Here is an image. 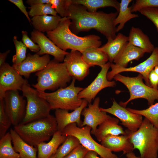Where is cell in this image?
Wrapping results in <instances>:
<instances>
[{
    "label": "cell",
    "instance_id": "cell-1",
    "mask_svg": "<svg viewBox=\"0 0 158 158\" xmlns=\"http://www.w3.org/2000/svg\"><path fill=\"white\" fill-rule=\"evenodd\" d=\"M67 17L71 23L70 28L75 34L94 29L104 36L107 41L116 37V27L114 22L118 12H91L81 5L73 4L69 5Z\"/></svg>",
    "mask_w": 158,
    "mask_h": 158
},
{
    "label": "cell",
    "instance_id": "cell-2",
    "mask_svg": "<svg viewBox=\"0 0 158 158\" xmlns=\"http://www.w3.org/2000/svg\"><path fill=\"white\" fill-rule=\"evenodd\" d=\"M71 20L67 17L62 18L57 28L47 32V36L63 50H74L82 53L91 47H100L102 42L100 37L94 34L80 37L73 32L70 28Z\"/></svg>",
    "mask_w": 158,
    "mask_h": 158
},
{
    "label": "cell",
    "instance_id": "cell-3",
    "mask_svg": "<svg viewBox=\"0 0 158 158\" xmlns=\"http://www.w3.org/2000/svg\"><path fill=\"white\" fill-rule=\"evenodd\" d=\"M14 129L25 142L35 147L49 140L58 130L56 118L50 114L27 123H20L15 126Z\"/></svg>",
    "mask_w": 158,
    "mask_h": 158
},
{
    "label": "cell",
    "instance_id": "cell-4",
    "mask_svg": "<svg viewBox=\"0 0 158 158\" xmlns=\"http://www.w3.org/2000/svg\"><path fill=\"white\" fill-rule=\"evenodd\" d=\"M37 82L32 86L39 92L55 90L66 87L72 78L69 74L65 63L54 59L50 60L42 70L35 73Z\"/></svg>",
    "mask_w": 158,
    "mask_h": 158
},
{
    "label": "cell",
    "instance_id": "cell-5",
    "mask_svg": "<svg viewBox=\"0 0 158 158\" xmlns=\"http://www.w3.org/2000/svg\"><path fill=\"white\" fill-rule=\"evenodd\" d=\"M130 140L134 149L139 151L140 158H157L158 128L146 118L135 132H131Z\"/></svg>",
    "mask_w": 158,
    "mask_h": 158
},
{
    "label": "cell",
    "instance_id": "cell-6",
    "mask_svg": "<svg viewBox=\"0 0 158 158\" xmlns=\"http://www.w3.org/2000/svg\"><path fill=\"white\" fill-rule=\"evenodd\" d=\"M75 80L72 78L69 85L52 92L38 91L40 95L49 103L51 110H74L80 106L83 100L78 97L79 93L83 88L75 86Z\"/></svg>",
    "mask_w": 158,
    "mask_h": 158
},
{
    "label": "cell",
    "instance_id": "cell-7",
    "mask_svg": "<svg viewBox=\"0 0 158 158\" xmlns=\"http://www.w3.org/2000/svg\"><path fill=\"white\" fill-rule=\"evenodd\" d=\"M113 78L123 83L130 92L129 98L126 102H121L119 104L124 107L126 108L130 101L138 98L146 99L150 106L153 104L156 100L158 101V89L145 84L143 81V78L141 74L136 77H130L119 73L115 75Z\"/></svg>",
    "mask_w": 158,
    "mask_h": 158
},
{
    "label": "cell",
    "instance_id": "cell-8",
    "mask_svg": "<svg viewBox=\"0 0 158 158\" xmlns=\"http://www.w3.org/2000/svg\"><path fill=\"white\" fill-rule=\"evenodd\" d=\"M21 91L23 96L26 98L27 104L25 114L20 123H27L50 114L51 109L49 104L40 95L37 90L28 84L23 87Z\"/></svg>",
    "mask_w": 158,
    "mask_h": 158
},
{
    "label": "cell",
    "instance_id": "cell-9",
    "mask_svg": "<svg viewBox=\"0 0 158 158\" xmlns=\"http://www.w3.org/2000/svg\"><path fill=\"white\" fill-rule=\"evenodd\" d=\"M92 128L88 126L81 127L75 123L67 126L61 132L66 136L72 135L77 138L80 144L89 151L96 152L102 158H118L112 152L96 142L91 135Z\"/></svg>",
    "mask_w": 158,
    "mask_h": 158
},
{
    "label": "cell",
    "instance_id": "cell-10",
    "mask_svg": "<svg viewBox=\"0 0 158 158\" xmlns=\"http://www.w3.org/2000/svg\"><path fill=\"white\" fill-rule=\"evenodd\" d=\"M18 90L6 91L3 98L6 112L14 126L20 123L25 116L27 101Z\"/></svg>",
    "mask_w": 158,
    "mask_h": 158
},
{
    "label": "cell",
    "instance_id": "cell-11",
    "mask_svg": "<svg viewBox=\"0 0 158 158\" xmlns=\"http://www.w3.org/2000/svg\"><path fill=\"white\" fill-rule=\"evenodd\" d=\"M158 65V47H155L150 56L144 61L138 65L129 68H122L111 63V70L108 72L107 79L111 81L116 75L124 72L139 73L142 76L145 84L151 87L148 79L150 73L154 68Z\"/></svg>",
    "mask_w": 158,
    "mask_h": 158
},
{
    "label": "cell",
    "instance_id": "cell-12",
    "mask_svg": "<svg viewBox=\"0 0 158 158\" xmlns=\"http://www.w3.org/2000/svg\"><path fill=\"white\" fill-rule=\"evenodd\" d=\"M28 84L17 71L8 63L0 66V99H3L8 90L21 91L23 87Z\"/></svg>",
    "mask_w": 158,
    "mask_h": 158
},
{
    "label": "cell",
    "instance_id": "cell-13",
    "mask_svg": "<svg viewBox=\"0 0 158 158\" xmlns=\"http://www.w3.org/2000/svg\"><path fill=\"white\" fill-rule=\"evenodd\" d=\"M111 63L108 62L101 67V71L94 80L79 92L78 95L79 98L85 99L89 104L91 103L92 100L95 99L97 94L102 90L116 86L115 81H109L107 78Z\"/></svg>",
    "mask_w": 158,
    "mask_h": 158
},
{
    "label": "cell",
    "instance_id": "cell-14",
    "mask_svg": "<svg viewBox=\"0 0 158 158\" xmlns=\"http://www.w3.org/2000/svg\"><path fill=\"white\" fill-rule=\"evenodd\" d=\"M100 109L102 111L116 116L120 120L121 124L132 132L138 130L143 121L142 115L130 112L118 104L114 99L111 107Z\"/></svg>",
    "mask_w": 158,
    "mask_h": 158
},
{
    "label": "cell",
    "instance_id": "cell-15",
    "mask_svg": "<svg viewBox=\"0 0 158 158\" xmlns=\"http://www.w3.org/2000/svg\"><path fill=\"white\" fill-rule=\"evenodd\" d=\"M30 38L39 46L40 50L36 53L40 56L50 55L55 60L62 62L68 53L58 47L43 33L35 30L31 32Z\"/></svg>",
    "mask_w": 158,
    "mask_h": 158
},
{
    "label": "cell",
    "instance_id": "cell-16",
    "mask_svg": "<svg viewBox=\"0 0 158 158\" xmlns=\"http://www.w3.org/2000/svg\"><path fill=\"white\" fill-rule=\"evenodd\" d=\"M50 61L48 54L41 56L37 53L31 54L28 53L23 62L17 65L13 64L12 66L21 76L28 78L31 73L43 69Z\"/></svg>",
    "mask_w": 158,
    "mask_h": 158
},
{
    "label": "cell",
    "instance_id": "cell-17",
    "mask_svg": "<svg viewBox=\"0 0 158 158\" xmlns=\"http://www.w3.org/2000/svg\"><path fill=\"white\" fill-rule=\"evenodd\" d=\"M63 62L72 78L81 81L89 73L90 67L83 59L82 53L79 51L71 50L66 56Z\"/></svg>",
    "mask_w": 158,
    "mask_h": 158
},
{
    "label": "cell",
    "instance_id": "cell-18",
    "mask_svg": "<svg viewBox=\"0 0 158 158\" xmlns=\"http://www.w3.org/2000/svg\"><path fill=\"white\" fill-rule=\"evenodd\" d=\"M100 102L99 97L96 98L93 103L89 104L87 107H85L82 112L81 115L84 117L82 127L88 126L92 128L91 133L94 135L97 127L111 117L107 113L102 111L99 107Z\"/></svg>",
    "mask_w": 158,
    "mask_h": 158
},
{
    "label": "cell",
    "instance_id": "cell-19",
    "mask_svg": "<svg viewBox=\"0 0 158 158\" xmlns=\"http://www.w3.org/2000/svg\"><path fill=\"white\" fill-rule=\"evenodd\" d=\"M126 131V134L121 135H107L100 142L101 144L112 152L122 151L123 154L133 152L134 149L130 140L131 131Z\"/></svg>",
    "mask_w": 158,
    "mask_h": 158
},
{
    "label": "cell",
    "instance_id": "cell-20",
    "mask_svg": "<svg viewBox=\"0 0 158 158\" xmlns=\"http://www.w3.org/2000/svg\"><path fill=\"white\" fill-rule=\"evenodd\" d=\"M88 103L86 100L83 99L80 106L71 112L65 109L55 110V117L57 123L58 130L61 132L67 126L73 123H76L79 127H82L83 121L81 119V115L82 111L86 107Z\"/></svg>",
    "mask_w": 158,
    "mask_h": 158
},
{
    "label": "cell",
    "instance_id": "cell-21",
    "mask_svg": "<svg viewBox=\"0 0 158 158\" xmlns=\"http://www.w3.org/2000/svg\"><path fill=\"white\" fill-rule=\"evenodd\" d=\"M145 53L143 49L136 47L128 42L125 45L113 62L118 66L127 68L130 61L134 60H138L143 56Z\"/></svg>",
    "mask_w": 158,
    "mask_h": 158
},
{
    "label": "cell",
    "instance_id": "cell-22",
    "mask_svg": "<svg viewBox=\"0 0 158 158\" xmlns=\"http://www.w3.org/2000/svg\"><path fill=\"white\" fill-rule=\"evenodd\" d=\"M67 137L62 134L61 131L57 130L48 142H42L39 144L37 147V158H49L56 153L59 146L64 142Z\"/></svg>",
    "mask_w": 158,
    "mask_h": 158
},
{
    "label": "cell",
    "instance_id": "cell-23",
    "mask_svg": "<svg viewBox=\"0 0 158 158\" xmlns=\"http://www.w3.org/2000/svg\"><path fill=\"white\" fill-rule=\"evenodd\" d=\"M119 122L118 118L111 117L101 124L94 134L97 140L101 142L109 135H118L126 134V131H124L118 125Z\"/></svg>",
    "mask_w": 158,
    "mask_h": 158
},
{
    "label": "cell",
    "instance_id": "cell-24",
    "mask_svg": "<svg viewBox=\"0 0 158 158\" xmlns=\"http://www.w3.org/2000/svg\"><path fill=\"white\" fill-rule=\"evenodd\" d=\"M128 42V36L119 33L114 39L107 41L106 44L101 47H99V49L107 55L109 62L112 63L125 45Z\"/></svg>",
    "mask_w": 158,
    "mask_h": 158
},
{
    "label": "cell",
    "instance_id": "cell-25",
    "mask_svg": "<svg viewBox=\"0 0 158 158\" xmlns=\"http://www.w3.org/2000/svg\"><path fill=\"white\" fill-rule=\"evenodd\" d=\"M10 133L14 149L19 154L21 158H37V147H34L27 143L14 129H11Z\"/></svg>",
    "mask_w": 158,
    "mask_h": 158
},
{
    "label": "cell",
    "instance_id": "cell-26",
    "mask_svg": "<svg viewBox=\"0 0 158 158\" xmlns=\"http://www.w3.org/2000/svg\"><path fill=\"white\" fill-rule=\"evenodd\" d=\"M128 37L129 43L143 49L146 53H152L155 48L148 36L138 28L132 27Z\"/></svg>",
    "mask_w": 158,
    "mask_h": 158
},
{
    "label": "cell",
    "instance_id": "cell-27",
    "mask_svg": "<svg viewBox=\"0 0 158 158\" xmlns=\"http://www.w3.org/2000/svg\"><path fill=\"white\" fill-rule=\"evenodd\" d=\"M59 16L45 15L32 17L31 24L34 30L39 32H47L54 30L59 25L61 19Z\"/></svg>",
    "mask_w": 158,
    "mask_h": 158
},
{
    "label": "cell",
    "instance_id": "cell-28",
    "mask_svg": "<svg viewBox=\"0 0 158 158\" xmlns=\"http://www.w3.org/2000/svg\"><path fill=\"white\" fill-rule=\"evenodd\" d=\"M82 56L90 67L97 66L101 68L109 61L107 55L100 50L99 47L88 48L82 53Z\"/></svg>",
    "mask_w": 158,
    "mask_h": 158
},
{
    "label": "cell",
    "instance_id": "cell-29",
    "mask_svg": "<svg viewBox=\"0 0 158 158\" xmlns=\"http://www.w3.org/2000/svg\"><path fill=\"white\" fill-rule=\"evenodd\" d=\"M71 4L81 5L91 12H96L99 8L106 7L114 8L118 13L120 3L116 0H70Z\"/></svg>",
    "mask_w": 158,
    "mask_h": 158
},
{
    "label": "cell",
    "instance_id": "cell-30",
    "mask_svg": "<svg viewBox=\"0 0 158 158\" xmlns=\"http://www.w3.org/2000/svg\"><path fill=\"white\" fill-rule=\"evenodd\" d=\"M132 0H121L120 3V8L118 14L114 22V25L119 24L116 27V32L122 30L125 24L132 19L138 18V14L133 13L131 11L132 6H128Z\"/></svg>",
    "mask_w": 158,
    "mask_h": 158
},
{
    "label": "cell",
    "instance_id": "cell-31",
    "mask_svg": "<svg viewBox=\"0 0 158 158\" xmlns=\"http://www.w3.org/2000/svg\"><path fill=\"white\" fill-rule=\"evenodd\" d=\"M12 139L10 132H7L0 140V158H21L11 144Z\"/></svg>",
    "mask_w": 158,
    "mask_h": 158
},
{
    "label": "cell",
    "instance_id": "cell-32",
    "mask_svg": "<svg viewBox=\"0 0 158 158\" xmlns=\"http://www.w3.org/2000/svg\"><path fill=\"white\" fill-rule=\"evenodd\" d=\"M81 144L78 139L72 135L67 136L55 153V158H64Z\"/></svg>",
    "mask_w": 158,
    "mask_h": 158
},
{
    "label": "cell",
    "instance_id": "cell-33",
    "mask_svg": "<svg viewBox=\"0 0 158 158\" xmlns=\"http://www.w3.org/2000/svg\"><path fill=\"white\" fill-rule=\"evenodd\" d=\"M127 109L130 112L144 116L154 127L158 128V102L145 109L139 110L129 108H127Z\"/></svg>",
    "mask_w": 158,
    "mask_h": 158
},
{
    "label": "cell",
    "instance_id": "cell-34",
    "mask_svg": "<svg viewBox=\"0 0 158 158\" xmlns=\"http://www.w3.org/2000/svg\"><path fill=\"white\" fill-rule=\"evenodd\" d=\"M29 8L30 9L28 12L29 16L32 17L48 14L53 16L57 15V12L50 3L32 5Z\"/></svg>",
    "mask_w": 158,
    "mask_h": 158
},
{
    "label": "cell",
    "instance_id": "cell-35",
    "mask_svg": "<svg viewBox=\"0 0 158 158\" xmlns=\"http://www.w3.org/2000/svg\"><path fill=\"white\" fill-rule=\"evenodd\" d=\"M13 40L15 47L16 54L13 56L12 61L13 64L17 65L26 58L27 48L22 41L18 40L16 36H14Z\"/></svg>",
    "mask_w": 158,
    "mask_h": 158
},
{
    "label": "cell",
    "instance_id": "cell-36",
    "mask_svg": "<svg viewBox=\"0 0 158 158\" xmlns=\"http://www.w3.org/2000/svg\"><path fill=\"white\" fill-rule=\"evenodd\" d=\"M12 124L5 109L3 99H0V138L7 133V131Z\"/></svg>",
    "mask_w": 158,
    "mask_h": 158
},
{
    "label": "cell",
    "instance_id": "cell-37",
    "mask_svg": "<svg viewBox=\"0 0 158 158\" xmlns=\"http://www.w3.org/2000/svg\"><path fill=\"white\" fill-rule=\"evenodd\" d=\"M138 12L153 23L158 32V7L145 8Z\"/></svg>",
    "mask_w": 158,
    "mask_h": 158
},
{
    "label": "cell",
    "instance_id": "cell-38",
    "mask_svg": "<svg viewBox=\"0 0 158 158\" xmlns=\"http://www.w3.org/2000/svg\"><path fill=\"white\" fill-rule=\"evenodd\" d=\"M131 6L132 13L145 8L158 7V0H136Z\"/></svg>",
    "mask_w": 158,
    "mask_h": 158
},
{
    "label": "cell",
    "instance_id": "cell-39",
    "mask_svg": "<svg viewBox=\"0 0 158 158\" xmlns=\"http://www.w3.org/2000/svg\"><path fill=\"white\" fill-rule=\"evenodd\" d=\"M50 3L52 7L61 18L67 17L68 7L66 0H50Z\"/></svg>",
    "mask_w": 158,
    "mask_h": 158
},
{
    "label": "cell",
    "instance_id": "cell-40",
    "mask_svg": "<svg viewBox=\"0 0 158 158\" xmlns=\"http://www.w3.org/2000/svg\"><path fill=\"white\" fill-rule=\"evenodd\" d=\"M22 35V41L27 48L31 51L38 53L40 50L39 45L35 44L30 38L28 35L27 32L23 30L21 32Z\"/></svg>",
    "mask_w": 158,
    "mask_h": 158
},
{
    "label": "cell",
    "instance_id": "cell-41",
    "mask_svg": "<svg viewBox=\"0 0 158 158\" xmlns=\"http://www.w3.org/2000/svg\"><path fill=\"white\" fill-rule=\"evenodd\" d=\"M89 151L81 144L64 158H84Z\"/></svg>",
    "mask_w": 158,
    "mask_h": 158
},
{
    "label": "cell",
    "instance_id": "cell-42",
    "mask_svg": "<svg viewBox=\"0 0 158 158\" xmlns=\"http://www.w3.org/2000/svg\"><path fill=\"white\" fill-rule=\"evenodd\" d=\"M8 1L16 6L25 16L29 23H31L28 13L26 10V7L24 5L23 0H8Z\"/></svg>",
    "mask_w": 158,
    "mask_h": 158
},
{
    "label": "cell",
    "instance_id": "cell-43",
    "mask_svg": "<svg viewBox=\"0 0 158 158\" xmlns=\"http://www.w3.org/2000/svg\"><path fill=\"white\" fill-rule=\"evenodd\" d=\"M148 79L151 87L158 89V75L153 69L150 73Z\"/></svg>",
    "mask_w": 158,
    "mask_h": 158
},
{
    "label": "cell",
    "instance_id": "cell-44",
    "mask_svg": "<svg viewBox=\"0 0 158 158\" xmlns=\"http://www.w3.org/2000/svg\"><path fill=\"white\" fill-rule=\"evenodd\" d=\"M26 2L31 6L34 5L50 3V0H27Z\"/></svg>",
    "mask_w": 158,
    "mask_h": 158
},
{
    "label": "cell",
    "instance_id": "cell-45",
    "mask_svg": "<svg viewBox=\"0 0 158 158\" xmlns=\"http://www.w3.org/2000/svg\"><path fill=\"white\" fill-rule=\"evenodd\" d=\"M10 51V50H8L5 52L0 53V66L6 63L5 61L6 57Z\"/></svg>",
    "mask_w": 158,
    "mask_h": 158
},
{
    "label": "cell",
    "instance_id": "cell-46",
    "mask_svg": "<svg viewBox=\"0 0 158 158\" xmlns=\"http://www.w3.org/2000/svg\"><path fill=\"white\" fill-rule=\"evenodd\" d=\"M97 154L96 152H94L89 151L86 154L84 158H99L98 157Z\"/></svg>",
    "mask_w": 158,
    "mask_h": 158
},
{
    "label": "cell",
    "instance_id": "cell-47",
    "mask_svg": "<svg viewBox=\"0 0 158 158\" xmlns=\"http://www.w3.org/2000/svg\"><path fill=\"white\" fill-rule=\"evenodd\" d=\"M126 154L127 158H140L137 157L133 152H130Z\"/></svg>",
    "mask_w": 158,
    "mask_h": 158
},
{
    "label": "cell",
    "instance_id": "cell-48",
    "mask_svg": "<svg viewBox=\"0 0 158 158\" xmlns=\"http://www.w3.org/2000/svg\"><path fill=\"white\" fill-rule=\"evenodd\" d=\"M155 72L158 75V65L156 66L153 69Z\"/></svg>",
    "mask_w": 158,
    "mask_h": 158
},
{
    "label": "cell",
    "instance_id": "cell-49",
    "mask_svg": "<svg viewBox=\"0 0 158 158\" xmlns=\"http://www.w3.org/2000/svg\"><path fill=\"white\" fill-rule=\"evenodd\" d=\"M55 153L54 154L52 155H51L49 158H55Z\"/></svg>",
    "mask_w": 158,
    "mask_h": 158
}]
</instances>
